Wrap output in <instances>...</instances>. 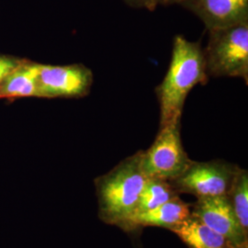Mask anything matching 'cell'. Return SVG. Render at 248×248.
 <instances>
[{"label": "cell", "instance_id": "1", "mask_svg": "<svg viewBox=\"0 0 248 248\" xmlns=\"http://www.w3.org/2000/svg\"><path fill=\"white\" fill-rule=\"evenodd\" d=\"M209 79L200 43L177 35L164 79L155 89L160 107V126L181 120L186 97L197 85Z\"/></svg>", "mask_w": 248, "mask_h": 248}, {"label": "cell", "instance_id": "2", "mask_svg": "<svg viewBox=\"0 0 248 248\" xmlns=\"http://www.w3.org/2000/svg\"><path fill=\"white\" fill-rule=\"evenodd\" d=\"M142 151L121 161L110 171L95 179L98 217L107 224L125 229L133 217L147 179L142 171Z\"/></svg>", "mask_w": 248, "mask_h": 248}, {"label": "cell", "instance_id": "3", "mask_svg": "<svg viewBox=\"0 0 248 248\" xmlns=\"http://www.w3.org/2000/svg\"><path fill=\"white\" fill-rule=\"evenodd\" d=\"M203 56L208 77L240 78L248 84V21L210 30Z\"/></svg>", "mask_w": 248, "mask_h": 248}, {"label": "cell", "instance_id": "4", "mask_svg": "<svg viewBox=\"0 0 248 248\" xmlns=\"http://www.w3.org/2000/svg\"><path fill=\"white\" fill-rule=\"evenodd\" d=\"M192 160L181 141V120L160 126L155 140L142 151V171L147 177L172 180L181 175Z\"/></svg>", "mask_w": 248, "mask_h": 248}, {"label": "cell", "instance_id": "5", "mask_svg": "<svg viewBox=\"0 0 248 248\" xmlns=\"http://www.w3.org/2000/svg\"><path fill=\"white\" fill-rule=\"evenodd\" d=\"M240 169L222 159L192 160L181 175L169 182L178 193L191 194L197 199L227 196Z\"/></svg>", "mask_w": 248, "mask_h": 248}, {"label": "cell", "instance_id": "6", "mask_svg": "<svg viewBox=\"0 0 248 248\" xmlns=\"http://www.w3.org/2000/svg\"><path fill=\"white\" fill-rule=\"evenodd\" d=\"M93 84V73L87 66L49 65L40 63L37 78L38 98H82Z\"/></svg>", "mask_w": 248, "mask_h": 248}, {"label": "cell", "instance_id": "7", "mask_svg": "<svg viewBox=\"0 0 248 248\" xmlns=\"http://www.w3.org/2000/svg\"><path fill=\"white\" fill-rule=\"evenodd\" d=\"M191 215L230 240L236 248L248 243V235L242 230L226 196L197 199Z\"/></svg>", "mask_w": 248, "mask_h": 248}, {"label": "cell", "instance_id": "8", "mask_svg": "<svg viewBox=\"0 0 248 248\" xmlns=\"http://www.w3.org/2000/svg\"><path fill=\"white\" fill-rule=\"evenodd\" d=\"M179 5L194 13L208 31L248 21V0H184Z\"/></svg>", "mask_w": 248, "mask_h": 248}, {"label": "cell", "instance_id": "9", "mask_svg": "<svg viewBox=\"0 0 248 248\" xmlns=\"http://www.w3.org/2000/svg\"><path fill=\"white\" fill-rule=\"evenodd\" d=\"M190 215V206L177 197L153 210L136 214L131 218L124 230H133L141 226H157L170 230Z\"/></svg>", "mask_w": 248, "mask_h": 248}, {"label": "cell", "instance_id": "10", "mask_svg": "<svg viewBox=\"0 0 248 248\" xmlns=\"http://www.w3.org/2000/svg\"><path fill=\"white\" fill-rule=\"evenodd\" d=\"M170 231L176 233L188 248H236L230 240L209 228L192 215Z\"/></svg>", "mask_w": 248, "mask_h": 248}, {"label": "cell", "instance_id": "11", "mask_svg": "<svg viewBox=\"0 0 248 248\" xmlns=\"http://www.w3.org/2000/svg\"><path fill=\"white\" fill-rule=\"evenodd\" d=\"M40 63L21 61L0 83V98L36 97Z\"/></svg>", "mask_w": 248, "mask_h": 248}, {"label": "cell", "instance_id": "12", "mask_svg": "<svg viewBox=\"0 0 248 248\" xmlns=\"http://www.w3.org/2000/svg\"><path fill=\"white\" fill-rule=\"evenodd\" d=\"M178 194L179 193L171 185L169 180L155 177H147L133 217L136 214L153 210L161 204L177 198Z\"/></svg>", "mask_w": 248, "mask_h": 248}, {"label": "cell", "instance_id": "13", "mask_svg": "<svg viewBox=\"0 0 248 248\" xmlns=\"http://www.w3.org/2000/svg\"><path fill=\"white\" fill-rule=\"evenodd\" d=\"M227 199L244 232L248 235V172L240 169Z\"/></svg>", "mask_w": 248, "mask_h": 248}, {"label": "cell", "instance_id": "14", "mask_svg": "<svg viewBox=\"0 0 248 248\" xmlns=\"http://www.w3.org/2000/svg\"><path fill=\"white\" fill-rule=\"evenodd\" d=\"M22 60L0 54V83L10 72L15 69Z\"/></svg>", "mask_w": 248, "mask_h": 248}, {"label": "cell", "instance_id": "15", "mask_svg": "<svg viewBox=\"0 0 248 248\" xmlns=\"http://www.w3.org/2000/svg\"><path fill=\"white\" fill-rule=\"evenodd\" d=\"M124 2L132 7L136 9H145L148 10H155L158 6V0H124Z\"/></svg>", "mask_w": 248, "mask_h": 248}, {"label": "cell", "instance_id": "16", "mask_svg": "<svg viewBox=\"0 0 248 248\" xmlns=\"http://www.w3.org/2000/svg\"><path fill=\"white\" fill-rule=\"evenodd\" d=\"M184 0H158V5H164V6H169V5H173V4H180Z\"/></svg>", "mask_w": 248, "mask_h": 248}, {"label": "cell", "instance_id": "17", "mask_svg": "<svg viewBox=\"0 0 248 248\" xmlns=\"http://www.w3.org/2000/svg\"><path fill=\"white\" fill-rule=\"evenodd\" d=\"M248 248V244H245V245H243V246H241V247H238V248Z\"/></svg>", "mask_w": 248, "mask_h": 248}]
</instances>
